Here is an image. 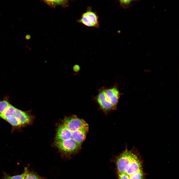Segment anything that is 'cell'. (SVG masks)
Wrapping results in <instances>:
<instances>
[{
    "instance_id": "6da1fadb",
    "label": "cell",
    "mask_w": 179,
    "mask_h": 179,
    "mask_svg": "<svg viewBox=\"0 0 179 179\" xmlns=\"http://www.w3.org/2000/svg\"><path fill=\"white\" fill-rule=\"evenodd\" d=\"M89 129L86 122L76 115L66 117L58 126L54 145L63 154L74 153L80 149Z\"/></svg>"
},
{
    "instance_id": "7a4b0ae2",
    "label": "cell",
    "mask_w": 179,
    "mask_h": 179,
    "mask_svg": "<svg viewBox=\"0 0 179 179\" xmlns=\"http://www.w3.org/2000/svg\"><path fill=\"white\" fill-rule=\"evenodd\" d=\"M99 16L97 12L92 10L90 6H88L86 11L83 13L80 19L77 20L78 23L89 27L95 28L100 27Z\"/></svg>"
},
{
    "instance_id": "3957f363",
    "label": "cell",
    "mask_w": 179,
    "mask_h": 179,
    "mask_svg": "<svg viewBox=\"0 0 179 179\" xmlns=\"http://www.w3.org/2000/svg\"><path fill=\"white\" fill-rule=\"evenodd\" d=\"M134 154L131 150L126 149L119 156L116 163L118 173H126Z\"/></svg>"
},
{
    "instance_id": "277c9868",
    "label": "cell",
    "mask_w": 179,
    "mask_h": 179,
    "mask_svg": "<svg viewBox=\"0 0 179 179\" xmlns=\"http://www.w3.org/2000/svg\"><path fill=\"white\" fill-rule=\"evenodd\" d=\"M12 113L19 122L23 128L31 124L33 117L28 111H25L13 106Z\"/></svg>"
},
{
    "instance_id": "5b68a950",
    "label": "cell",
    "mask_w": 179,
    "mask_h": 179,
    "mask_svg": "<svg viewBox=\"0 0 179 179\" xmlns=\"http://www.w3.org/2000/svg\"><path fill=\"white\" fill-rule=\"evenodd\" d=\"M105 93L107 101L113 106L115 109L117 107L120 95L117 86L115 85L108 88H105Z\"/></svg>"
},
{
    "instance_id": "8992f818",
    "label": "cell",
    "mask_w": 179,
    "mask_h": 179,
    "mask_svg": "<svg viewBox=\"0 0 179 179\" xmlns=\"http://www.w3.org/2000/svg\"><path fill=\"white\" fill-rule=\"evenodd\" d=\"M105 88L104 87L99 90L98 94L95 97V99L101 109L107 111L115 109L112 105L107 100L105 93Z\"/></svg>"
},
{
    "instance_id": "52a82bcc",
    "label": "cell",
    "mask_w": 179,
    "mask_h": 179,
    "mask_svg": "<svg viewBox=\"0 0 179 179\" xmlns=\"http://www.w3.org/2000/svg\"><path fill=\"white\" fill-rule=\"evenodd\" d=\"M142 170L141 163L136 155L134 154L126 173L129 176Z\"/></svg>"
},
{
    "instance_id": "ba28073f",
    "label": "cell",
    "mask_w": 179,
    "mask_h": 179,
    "mask_svg": "<svg viewBox=\"0 0 179 179\" xmlns=\"http://www.w3.org/2000/svg\"><path fill=\"white\" fill-rule=\"evenodd\" d=\"M46 4L51 7L54 8L57 5L63 7H67L69 3L67 0H43Z\"/></svg>"
},
{
    "instance_id": "9c48e42d",
    "label": "cell",
    "mask_w": 179,
    "mask_h": 179,
    "mask_svg": "<svg viewBox=\"0 0 179 179\" xmlns=\"http://www.w3.org/2000/svg\"><path fill=\"white\" fill-rule=\"evenodd\" d=\"M11 104L8 99L5 97L0 100V114L3 113Z\"/></svg>"
},
{
    "instance_id": "30bf717a",
    "label": "cell",
    "mask_w": 179,
    "mask_h": 179,
    "mask_svg": "<svg viewBox=\"0 0 179 179\" xmlns=\"http://www.w3.org/2000/svg\"><path fill=\"white\" fill-rule=\"evenodd\" d=\"M138 0H119L120 6L124 9L128 8L132 5V3L133 1H138Z\"/></svg>"
},
{
    "instance_id": "8fae6325",
    "label": "cell",
    "mask_w": 179,
    "mask_h": 179,
    "mask_svg": "<svg viewBox=\"0 0 179 179\" xmlns=\"http://www.w3.org/2000/svg\"><path fill=\"white\" fill-rule=\"evenodd\" d=\"M130 179H143L144 175L142 170L129 176Z\"/></svg>"
},
{
    "instance_id": "7c38bea8",
    "label": "cell",
    "mask_w": 179,
    "mask_h": 179,
    "mask_svg": "<svg viewBox=\"0 0 179 179\" xmlns=\"http://www.w3.org/2000/svg\"><path fill=\"white\" fill-rule=\"evenodd\" d=\"M26 174L24 179H42L38 175L32 173L28 172L26 169Z\"/></svg>"
},
{
    "instance_id": "4fadbf2b",
    "label": "cell",
    "mask_w": 179,
    "mask_h": 179,
    "mask_svg": "<svg viewBox=\"0 0 179 179\" xmlns=\"http://www.w3.org/2000/svg\"><path fill=\"white\" fill-rule=\"evenodd\" d=\"M26 171L23 174L15 176L6 177L5 179H24L26 175Z\"/></svg>"
},
{
    "instance_id": "5bb4252c",
    "label": "cell",
    "mask_w": 179,
    "mask_h": 179,
    "mask_svg": "<svg viewBox=\"0 0 179 179\" xmlns=\"http://www.w3.org/2000/svg\"><path fill=\"white\" fill-rule=\"evenodd\" d=\"M118 179H130L129 176L125 173H118Z\"/></svg>"
},
{
    "instance_id": "9a60e30c",
    "label": "cell",
    "mask_w": 179,
    "mask_h": 179,
    "mask_svg": "<svg viewBox=\"0 0 179 179\" xmlns=\"http://www.w3.org/2000/svg\"><path fill=\"white\" fill-rule=\"evenodd\" d=\"M80 66L77 64L75 65L73 67V70L74 72L76 73V74L80 70Z\"/></svg>"
},
{
    "instance_id": "2e32d148",
    "label": "cell",
    "mask_w": 179,
    "mask_h": 179,
    "mask_svg": "<svg viewBox=\"0 0 179 179\" xmlns=\"http://www.w3.org/2000/svg\"><path fill=\"white\" fill-rule=\"evenodd\" d=\"M31 38V37L30 35H27L25 37V38L26 40H29Z\"/></svg>"
}]
</instances>
